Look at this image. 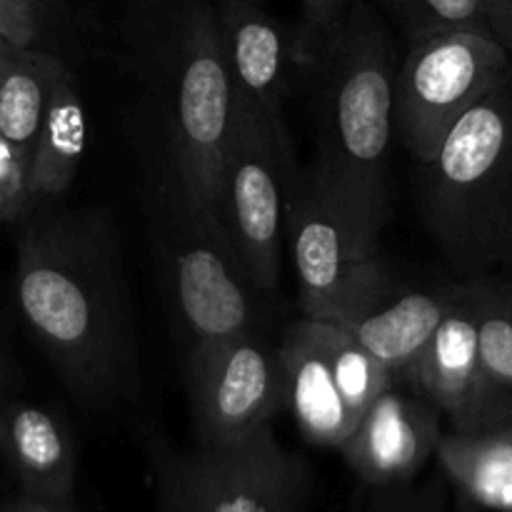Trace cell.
I'll list each match as a JSON object with an SVG mask.
<instances>
[{"label":"cell","mask_w":512,"mask_h":512,"mask_svg":"<svg viewBox=\"0 0 512 512\" xmlns=\"http://www.w3.org/2000/svg\"><path fill=\"white\" fill-rule=\"evenodd\" d=\"M15 300L65 390L90 413L140 395V350L118 220L105 208L33 215L18 235Z\"/></svg>","instance_id":"obj_1"},{"label":"cell","mask_w":512,"mask_h":512,"mask_svg":"<svg viewBox=\"0 0 512 512\" xmlns=\"http://www.w3.org/2000/svg\"><path fill=\"white\" fill-rule=\"evenodd\" d=\"M303 73L315 125L310 173L328 190L360 248L378 255L390 220L388 155L398 73L388 20L370 0H353Z\"/></svg>","instance_id":"obj_2"},{"label":"cell","mask_w":512,"mask_h":512,"mask_svg":"<svg viewBox=\"0 0 512 512\" xmlns=\"http://www.w3.org/2000/svg\"><path fill=\"white\" fill-rule=\"evenodd\" d=\"M118 55L143 95L138 110L163 135L195 195L215 215L238 110L218 5L128 0L118 20Z\"/></svg>","instance_id":"obj_3"},{"label":"cell","mask_w":512,"mask_h":512,"mask_svg":"<svg viewBox=\"0 0 512 512\" xmlns=\"http://www.w3.org/2000/svg\"><path fill=\"white\" fill-rule=\"evenodd\" d=\"M140 205L163 275L170 310L185 343L253 330L258 305L223 225L195 195L185 170L155 125L135 110Z\"/></svg>","instance_id":"obj_4"},{"label":"cell","mask_w":512,"mask_h":512,"mask_svg":"<svg viewBox=\"0 0 512 512\" xmlns=\"http://www.w3.org/2000/svg\"><path fill=\"white\" fill-rule=\"evenodd\" d=\"M418 208L455 275L512 273V73L420 163Z\"/></svg>","instance_id":"obj_5"},{"label":"cell","mask_w":512,"mask_h":512,"mask_svg":"<svg viewBox=\"0 0 512 512\" xmlns=\"http://www.w3.org/2000/svg\"><path fill=\"white\" fill-rule=\"evenodd\" d=\"M285 235L303 318L345 328L395 295L398 283L388 260L360 248L310 168L295 170L285 185Z\"/></svg>","instance_id":"obj_6"},{"label":"cell","mask_w":512,"mask_h":512,"mask_svg":"<svg viewBox=\"0 0 512 512\" xmlns=\"http://www.w3.org/2000/svg\"><path fill=\"white\" fill-rule=\"evenodd\" d=\"M313 473L263 425L223 448L198 445L158 460L160 512H303Z\"/></svg>","instance_id":"obj_7"},{"label":"cell","mask_w":512,"mask_h":512,"mask_svg":"<svg viewBox=\"0 0 512 512\" xmlns=\"http://www.w3.org/2000/svg\"><path fill=\"white\" fill-rule=\"evenodd\" d=\"M510 73V53L490 33L450 30L410 43L395 73L393 135L428 163L450 128Z\"/></svg>","instance_id":"obj_8"},{"label":"cell","mask_w":512,"mask_h":512,"mask_svg":"<svg viewBox=\"0 0 512 512\" xmlns=\"http://www.w3.org/2000/svg\"><path fill=\"white\" fill-rule=\"evenodd\" d=\"M295 170L298 165L290 168L280 158L275 135L263 115L238 100L215 215L258 293H273L280 283L285 185Z\"/></svg>","instance_id":"obj_9"},{"label":"cell","mask_w":512,"mask_h":512,"mask_svg":"<svg viewBox=\"0 0 512 512\" xmlns=\"http://www.w3.org/2000/svg\"><path fill=\"white\" fill-rule=\"evenodd\" d=\"M195 440L203 448H223L273 425L283 405L278 350H270L253 330L190 345L185 360Z\"/></svg>","instance_id":"obj_10"},{"label":"cell","mask_w":512,"mask_h":512,"mask_svg":"<svg viewBox=\"0 0 512 512\" xmlns=\"http://www.w3.org/2000/svg\"><path fill=\"white\" fill-rule=\"evenodd\" d=\"M443 415L418 393L395 388V380L368 405L340 453L363 485L415 480L435 455Z\"/></svg>","instance_id":"obj_11"},{"label":"cell","mask_w":512,"mask_h":512,"mask_svg":"<svg viewBox=\"0 0 512 512\" xmlns=\"http://www.w3.org/2000/svg\"><path fill=\"white\" fill-rule=\"evenodd\" d=\"M218 23L235 95L263 115L275 135L280 158L295 168L298 163L283 110L290 78L288 65L293 63L288 38L260 3L248 0L220 3Z\"/></svg>","instance_id":"obj_12"},{"label":"cell","mask_w":512,"mask_h":512,"mask_svg":"<svg viewBox=\"0 0 512 512\" xmlns=\"http://www.w3.org/2000/svg\"><path fill=\"white\" fill-rule=\"evenodd\" d=\"M400 378L448 418L453 433L468 430L478 388V313L468 280L453 285L433 338Z\"/></svg>","instance_id":"obj_13"},{"label":"cell","mask_w":512,"mask_h":512,"mask_svg":"<svg viewBox=\"0 0 512 512\" xmlns=\"http://www.w3.org/2000/svg\"><path fill=\"white\" fill-rule=\"evenodd\" d=\"M283 375V405L308 443L340 448L358 425L353 410L340 395L338 380L315 338L313 320L298 318L278 348Z\"/></svg>","instance_id":"obj_14"},{"label":"cell","mask_w":512,"mask_h":512,"mask_svg":"<svg viewBox=\"0 0 512 512\" xmlns=\"http://www.w3.org/2000/svg\"><path fill=\"white\" fill-rule=\"evenodd\" d=\"M512 273L468 280L478 313V388L465 433L512 423Z\"/></svg>","instance_id":"obj_15"},{"label":"cell","mask_w":512,"mask_h":512,"mask_svg":"<svg viewBox=\"0 0 512 512\" xmlns=\"http://www.w3.org/2000/svg\"><path fill=\"white\" fill-rule=\"evenodd\" d=\"M5 453L13 458L25 488L40 500L70 503L78 455L58 415L35 405L5 410Z\"/></svg>","instance_id":"obj_16"},{"label":"cell","mask_w":512,"mask_h":512,"mask_svg":"<svg viewBox=\"0 0 512 512\" xmlns=\"http://www.w3.org/2000/svg\"><path fill=\"white\" fill-rule=\"evenodd\" d=\"M450 298L453 288L435 290V293L410 290L403 295H390L388 300L345 325V330L395 378H400L433 338Z\"/></svg>","instance_id":"obj_17"},{"label":"cell","mask_w":512,"mask_h":512,"mask_svg":"<svg viewBox=\"0 0 512 512\" xmlns=\"http://www.w3.org/2000/svg\"><path fill=\"white\" fill-rule=\"evenodd\" d=\"M85 153V110L78 78L68 63L55 75L48 105L28 158V190L33 203L55 198L73 185Z\"/></svg>","instance_id":"obj_18"},{"label":"cell","mask_w":512,"mask_h":512,"mask_svg":"<svg viewBox=\"0 0 512 512\" xmlns=\"http://www.w3.org/2000/svg\"><path fill=\"white\" fill-rule=\"evenodd\" d=\"M435 458L470 505L512 512V423L480 433H443Z\"/></svg>","instance_id":"obj_19"},{"label":"cell","mask_w":512,"mask_h":512,"mask_svg":"<svg viewBox=\"0 0 512 512\" xmlns=\"http://www.w3.org/2000/svg\"><path fill=\"white\" fill-rule=\"evenodd\" d=\"M65 60L38 48H8L0 53V138L30 158L50 88Z\"/></svg>","instance_id":"obj_20"},{"label":"cell","mask_w":512,"mask_h":512,"mask_svg":"<svg viewBox=\"0 0 512 512\" xmlns=\"http://www.w3.org/2000/svg\"><path fill=\"white\" fill-rule=\"evenodd\" d=\"M315 338L328 358L330 370L338 380L340 395L345 405L353 410L355 418H363L368 405L388 388L395 380V375L385 368L383 363L373 358L353 335L345 328L323 320H313Z\"/></svg>","instance_id":"obj_21"},{"label":"cell","mask_w":512,"mask_h":512,"mask_svg":"<svg viewBox=\"0 0 512 512\" xmlns=\"http://www.w3.org/2000/svg\"><path fill=\"white\" fill-rule=\"evenodd\" d=\"M370 3L410 43L450 30L490 33L485 0H370Z\"/></svg>","instance_id":"obj_22"},{"label":"cell","mask_w":512,"mask_h":512,"mask_svg":"<svg viewBox=\"0 0 512 512\" xmlns=\"http://www.w3.org/2000/svg\"><path fill=\"white\" fill-rule=\"evenodd\" d=\"M448 505V478L433 475L425 483L365 485L358 512H445Z\"/></svg>","instance_id":"obj_23"},{"label":"cell","mask_w":512,"mask_h":512,"mask_svg":"<svg viewBox=\"0 0 512 512\" xmlns=\"http://www.w3.org/2000/svg\"><path fill=\"white\" fill-rule=\"evenodd\" d=\"M353 0H300V23L290 43L295 68L305 70L323 48L325 38L335 28Z\"/></svg>","instance_id":"obj_24"},{"label":"cell","mask_w":512,"mask_h":512,"mask_svg":"<svg viewBox=\"0 0 512 512\" xmlns=\"http://www.w3.org/2000/svg\"><path fill=\"white\" fill-rule=\"evenodd\" d=\"M53 8L38 0H0V38L15 48H40L45 18Z\"/></svg>","instance_id":"obj_25"},{"label":"cell","mask_w":512,"mask_h":512,"mask_svg":"<svg viewBox=\"0 0 512 512\" xmlns=\"http://www.w3.org/2000/svg\"><path fill=\"white\" fill-rule=\"evenodd\" d=\"M33 208L28 190V160L0 138V220L23 218Z\"/></svg>","instance_id":"obj_26"},{"label":"cell","mask_w":512,"mask_h":512,"mask_svg":"<svg viewBox=\"0 0 512 512\" xmlns=\"http://www.w3.org/2000/svg\"><path fill=\"white\" fill-rule=\"evenodd\" d=\"M485 18L493 38L505 50L512 48V0H485Z\"/></svg>","instance_id":"obj_27"},{"label":"cell","mask_w":512,"mask_h":512,"mask_svg":"<svg viewBox=\"0 0 512 512\" xmlns=\"http://www.w3.org/2000/svg\"><path fill=\"white\" fill-rule=\"evenodd\" d=\"M15 512H73L70 503H53V500L35 498L33 503H23Z\"/></svg>","instance_id":"obj_28"},{"label":"cell","mask_w":512,"mask_h":512,"mask_svg":"<svg viewBox=\"0 0 512 512\" xmlns=\"http://www.w3.org/2000/svg\"><path fill=\"white\" fill-rule=\"evenodd\" d=\"M0 448H5V413L0 410Z\"/></svg>","instance_id":"obj_29"},{"label":"cell","mask_w":512,"mask_h":512,"mask_svg":"<svg viewBox=\"0 0 512 512\" xmlns=\"http://www.w3.org/2000/svg\"><path fill=\"white\" fill-rule=\"evenodd\" d=\"M38 3H43V5H48V8H60V0H38Z\"/></svg>","instance_id":"obj_30"},{"label":"cell","mask_w":512,"mask_h":512,"mask_svg":"<svg viewBox=\"0 0 512 512\" xmlns=\"http://www.w3.org/2000/svg\"><path fill=\"white\" fill-rule=\"evenodd\" d=\"M208 3L220 5V3H235V0H208ZM248 3H263V0H248Z\"/></svg>","instance_id":"obj_31"},{"label":"cell","mask_w":512,"mask_h":512,"mask_svg":"<svg viewBox=\"0 0 512 512\" xmlns=\"http://www.w3.org/2000/svg\"><path fill=\"white\" fill-rule=\"evenodd\" d=\"M508 53H510V60H512V48H510V50H508Z\"/></svg>","instance_id":"obj_32"},{"label":"cell","mask_w":512,"mask_h":512,"mask_svg":"<svg viewBox=\"0 0 512 512\" xmlns=\"http://www.w3.org/2000/svg\"><path fill=\"white\" fill-rule=\"evenodd\" d=\"M0 378H3V375H0Z\"/></svg>","instance_id":"obj_33"}]
</instances>
